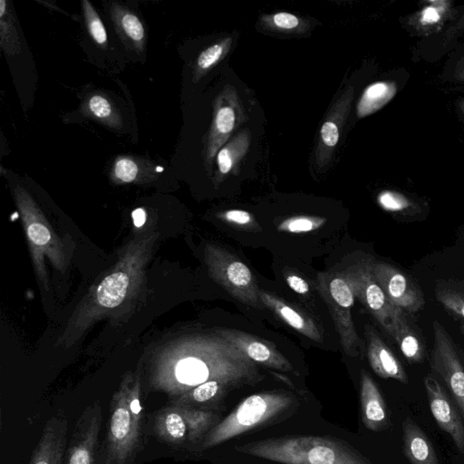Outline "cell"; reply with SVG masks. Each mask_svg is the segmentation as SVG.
<instances>
[{"label":"cell","mask_w":464,"mask_h":464,"mask_svg":"<svg viewBox=\"0 0 464 464\" xmlns=\"http://www.w3.org/2000/svg\"><path fill=\"white\" fill-rule=\"evenodd\" d=\"M82 11L85 24L92 40L100 46H106L108 36L99 14L88 0H82Z\"/></svg>","instance_id":"836d02e7"},{"label":"cell","mask_w":464,"mask_h":464,"mask_svg":"<svg viewBox=\"0 0 464 464\" xmlns=\"http://www.w3.org/2000/svg\"><path fill=\"white\" fill-rule=\"evenodd\" d=\"M403 452L411 464H440L427 435L412 420L402 422Z\"/></svg>","instance_id":"44dd1931"},{"label":"cell","mask_w":464,"mask_h":464,"mask_svg":"<svg viewBox=\"0 0 464 464\" xmlns=\"http://www.w3.org/2000/svg\"><path fill=\"white\" fill-rule=\"evenodd\" d=\"M327 219L316 216H294L281 221L277 230L285 233L302 234L308 233L321 228Z\"/></svg>","instance_id":"d6a6232c"},{"label":"cell","mask_w":464,"mask_h":464,"mask_svg":"<svg viewBox=\"0 0 464 464\" xmlns=\"http://www.w3.org/2000/svg\"><path fill=\"white\" fill-rule=\"evenodd\" d=\"M459 329H460L461 334H463V336H464V322H462V323L460 324Z\"/></svg>","instance_id":"b9f144b4"},{"label":"cell","mask_w":464,"mask_h":464,"mask_svg":"<svg viewBox=\"0 0 464 464\" xmlns=\"http://www.w3.org/2000/svg\"><path fill=\"white\" fill-rule=\"evenodd\" d=\"M187 353L170 366V372L154 377V391L165 392L170 403L206 382L218 380L236 388L255 385L265 376L258 364L218 334L197 337Z\"/></svg>","instance_id":"6da1fadb"},{"label":"cell","mask_w":464,"mask_h":464,"mask_svg":"<svg viewBox=\"0 0 464 464\" xmlns=\"http://www.w3.org/2000/svg\"><path fill=\"white\" fill-rule=\"evenodd\" d=\"M245 109L237 89L226 84L213 101V117L209 128L204 160L207 170H211L218 151L232 132L246 120Z\"/></svg>","instance_id":"ba28073f"},{"label":"cell","mask_w":464,"mask_h":464,"mask_svg":"<svg viewBox=\"0 0 464 464\" xmlns=\"http://www.w3.org/2000/svg\"><path fill=\"white\" fill-rule=\"evenodd\" d=\"M353 87L348 86L328 111L320 129L315 150V164L324 169L334 155L342 129L351 111Z\"/></svg>","instance_id":"5bb4252c"},{"label":"cell","mask_w":464,"mask_h":464,"mask_svg":"<svg viewBox=\"0 0 464 464\" xmlns=\"http://www.w3.org/2000/svg\"><path fill=\"white\" fill-rule=\"evenodd\" d=\"M360 399L365 427L373 431L386 429L388 415L385 401L378 386L365 371L361 372Z\"/></svg>","instance_id":"d6986e66"},{"label":"cell","mask_w":464,"mask_h":464,"mask_svg":"<svg viewBox=\"0 0 464 464\" xmlns=\"http://www.w3.org/2000/svg\"><path fill=\"white\" fill-rule=\"evenodd\" d=\"M27 233L31 241L37 246H44L51 239L47 227L38 220H28Z\"/></svg>","instance_id":"f35d334b"},{"label":"cell","mask_w":464,"mask_h":464,"mask_svg":"<svg viewBox=\"0 0 464 464\" xmlns=\"http://www.w3.org/2000/svg\"><path fill=\"white\" fill-rule=\"evenodd\" d=\"M85 114L111 128L121 126V117L111 101L102 94L94 93L86 98L82 104Z\"/></svg>","instance_id":"f1b7e54d"},{"label":"cell","mask_w":464,"mask_h":464,"mask_svg":"<svg viewBox=\"0 0 464 464\" xmlns=\"http://www.w3.org/2000/svg\"><path fill=\"white\" fill-rule=\"evenodd\" d=\"M388 334L396 342L401 352L410 362L419 363L423 361V344L417 333L408 323L403 311L397 312Z\"/></svg>","instance_id":"7402d4cb"},{"label":"cell","mask_w":464,"mask_h":464,"mask_svg":"<svg viewBox=\"0 0 464 464\" xmlns=\"http://www.w3.org/2000/svg\"><path fill=\"white\" fill-rule=\"evenodd\" d=\"M133 224L136 227H140L146 221V212L142 208H136L131 213Z\"/></svg>","instance_id":"60d3db41"},{"label":"cell","mask_w":464,"mask_h":464,"mask_svg":"<svg viewBox=\"0 0 464 464\" xmlns=\"http://www.w3.org/2000/svg\"><path fill=\"white\" fill-rule=\"evenodd\" d=\"M111 14L119 33L131 44L135 50L142 51L145 29L138 16L117 4L111 6Z\"/></svg>","instance_id":"cb8c5ba5"},{"label":"cell","mask_w":464,"mask_h":464,"mask_svg":"<svg viewBox=\"0 0 464 464\" xmlns=\"http://www.w3.org/2000/svg\"><path fill=\"white\" fill-rule=\"evenodd\" d=\"M236 450L282 464H372L346 441L332 437L269 438L239 445Z\"/></svg>","instance_id":"3957f363"},{"label":"cell","mask_w":464,"mask_h":464,"mask_svg":"<svg viewBox=\"0 0 464 464\" xmlns=\"http://www.w3.org/2000/svg\"><path fill=\"white\" fill-rule=\"evenodd\" d=\"M434 294L447 310L464 318V282L440 281L437 283Z\"/></svg>","instance_id":"f546056e"},{"label":"cell","mask_w":464,"mask_h":464,"mask_svg":"<svg viewBox=\"0 0 464 464\" xmlns=\"http://www.w3.org/2000/svg\"><path fill=\"white\" fill-rule=\"evenodd\" d=\"M139 376H125L110 402L97 464H132L142 445L144 410Z\"/></svg>","instance_id":"7a4b0ae2"},{"label":"cell","mask_w":464,"mask_h":464,"mask_svg":"<svg viewBox=\"0 0 464 464\" xmlns=\"http://www.w3.org/2000/svg\"><path fill=\"white\" fill-rule=\"evenodd\" d=\"M130 279L123 272L107 276L97 288L98 303L104 307H115L125 297Z\"/></svg>","instance_id":"484cf974"},{"label":"cell","mask_w":464,"mask_h":464,"mask_svg":"<svg viewBox=\"0 0 464 464\" xmlns=\"http://www.w3.org/2000/svg\"><path fill=\"white\" fill-rule=\"evenodd\" d=\"M140 170V164L137 160L122 156L114 161L111 176L118 182L130 183L137 179Z\"/></svg>","instance_id":"e575fe53"},{"label":"cell","mask_w":464,"mask_h":464,"mask_svg":"<svg viewBox=\"0 0 464 464\" xmlns=\"http://www.w3.org/2000/svg\"><path fill=\"white\" fill-rule=\"evenodd\" d=\"M364 335L367 357L373 372L381 378L407 383L408 375L401 363L371 325L365 326Z\"/></svg>","instance_id":"e0dca14e"},{"label":"cell","mask_w":464,"mask_h":464,"mask_svg":"<svg viewBox=\"0 0 464 464\" xmlns=\"http://www.w3.org/2000/svg\"><path fill=\"white\" fill-rule=\"evenodd\" d=\"M68 443V420L57 412L46 421L29 464H63Z\"/></svg>","instance_id":"9a60e30c"},{"label":"cell","mask_w":464,"mask_h":464,"mask_svg":"<svg viewBox=\"0 0 464 464\" xmlns=\"http://www.w3.org/2000/svg\"><path fill=\"white\" fill-rule=\"evenodd\" d=\"M216 333L238 348L256 364L281 372L295 371L294 366L276 345L259 336L232 328H218Z\"/></svg>","instance_id":"4fadbf2b"},{"label":"cell","mask_w":464,"mask_h":464,"mask_svg":"<svg viewBox=\"0 0 464 464\" xmlns=\"http://www.w3.org/2000/svg\"><path fill=\"white\" fill-rule=\"evenodd\" d=\"M284 278L288 287L297 295L304 297L310 295V285L301 275L294 271H286L284 272Z\"/></svg>","instance_id":"74e56055"},{"label":"cell","mask_w":464,"mask_h":464,"mask_svg":"<svg viewBox=\"0 0 464 464\" xmlns=\"http://www.w3.org/2000/svg\"><path fill=\"white\" fill-rule=\"evenodd\" d=\"M233 389L237 388L232 384L218 380L208 381L189 390L171 404L200 409L220 401Z\"/></svg>","instance_id":"603a6c76"},{"label":"cell","mask_w":464,"mask_h":464,"mask_svg":"<svg viewBox=\"0 0 464 464\" xmlns=\"http://www.w3.org/2000/svg\"><path fill=\"white\" fill-rule=\"evenodd\" d=\"M102 420V407L99 401L84 408L68 440L63 464H97Z\"/></svg>","instance_id":"30bf717a"},{"label":"cell","mask_w":464,"mask_h":464,"mask_svg":"<svg viewBox=\"0 0 464 464\" xmlns=\"http://www.w3.org/2000/svg\"><path fill=\"white\" fill-rule=\"evenodd\" d=\"M258 296L265 306L286 324L308 339L321 343L323 336L317 324L303 310L274 293L259 289Z\"/></svg>","instance_id":"2e32d148"},{"label":"cell","mask_w":464,"mask_h":464,"mask_svg":"<svg viewBox=\"0 0 464 464\" xmlns=\"http://www.w3.org/2000/svg\"><path fill=\"white\" fill-rule=\"evenodd\" d=\"M153 430L159 440L173 447L188 445V425L180 405H170L155 411Z\"/></svg>","instance_id":"ac0fdd59"},{"label":"cell","mask_w":464,"mask_h":464,"mask_svg":"<svg viewBox=\"0 0 464 464\" xmlns=\"http://www.w3.org/2000/svg\"><path fill=\"white\" fill-rule=\"evenodd\" d=\"M0 27H1V46L9 54H14L20 51V44L17 32L11 21L8 3L0 1Z\"/></svg>","instance_id":"1f68e13d"},{"label":"cell","mask_w":464,"mask_h":464,"mask_svg":"<svg viewBox=\"0 0 464 464\" xmlns=\"http://www.w3.org/2000/svg\"><path fill=\"white\" fill-rule=\"evenodd\" d=\"M232 38L226 37L204 49L195 63L192 81L198 82L229 53Z\"/></svg>","instance_id":"83f0119b"},{"label":"cell","mask_w":464,"mask_h":464,"mask_svg":"<svg viewBox=\"0 0 464 464\" xmlns=\"http://www.w3.org/2000/svg\"><path fill=\"white\" fill-rule=\"evenodd\" d=\"M396 93V84L392 82L380 81L367 86L358 104L357 116L363 118L382 108Z\"/></svg>","instance_id":"d4e9b609"},{"label":"cell","mask_w":464,"mask_h":464,"mask_svg":"<svg viewBox=\"0 0 464 464\" xmlns=\"http://www.w3.org/2000/svg\"><path fill=\"white\" fill-rule=\"evenodd\" d=\"M251 143V131L245 128L232 137L217 153L216 182H221L229 175L238 173L239 165L247 153Z\"/></svg>","instance_id":"ffe728a7"},{"label":"cell","mask_w":464,"mask_h":464,"mask_svg":"<svg viewBox=\"0 0 464 464\" xmlns=\"http://www.w3.org/2000/svg\"><path fill=\"white\" fill-rule=\"evenodd\" d=\"M205 258L209 274L231 296L255 309H263L259 287L249 267L226 248L208 244Z\"/></svg>","instance_id":"8992f818"},{"label":"cell","mask_w":464,"mask_h":464,"mask_svg":"<svg viewBox=\"0 0 464 464\" xmlns=\"http://www.w3.org/2000/svg\"><path fill=\"white\" fill-rule=\"evenodd\" d=\"M316 288L333 318L343 352L352 357L360 354L361 340L352 317L354 295L342 272H321L316 276Z\"/></svg>","instance_id":"5b68a950"},{"label":"cell","mask_w":464,"mask_h":464,"mask_svg":"<svg viewBox=\"0 0 464 464\" xmlns=\"http://www.w3.org/2000/svg\"><path fill=\"white\" fill-rule=\"evenodd\" d=\"M424 386L437 424L450 436L457 449L464 453V419L459 408L436 378L426 376Z\"/></svg>","instance_id":"7c38bea8"},{"label":"cell","mask_w":464,"mask_h":464,"mask_svg":"<svg viewBox=\"0 0 464 464\" xmlns=\"http://www.w3.org/2000/svg\"><path fill=\"white\" fill-rule=\"evenodd\" d=\"M298 405L296 396L284 390L266 391L242 401L221 421L216 423L198 442V450H208L251 430L278 420Z\"/></svg>","instance_id":"277c9868"},{"label":"cell","mask_w":464,"mask_h":464,"mask_svg":"<svg viewBox=\"0 0 464 464\" xmlns=\"http://www.w3.org/2000/svg\"><path fill=\"white\" fill-rule=\"evenodd\" d=\"M217 216L233 226L260 230V227L256 222L254 216L248 211L243 209H227L218 213Z\"/></svg>","instance_id":"d590c367"},{"label":"cell","mask_w":464,"mask_h":464,"mask_svg":"<svg viewBox=\"0 0 464 464\" xmlns=\"http://www.w3.org/2000/svg\"><path fill=\"white\" fill-rule=\"evenodd\" d=\"M432 328L430 368L445 383L451 399L464 419V366L455 343L445 327L435 320L432 323Z\"/></svg>","instance_id":"9c48e42d"},{"label":"cell","mask_w":464,"mask_h":464,"mask_svg":"<svg viewBox=\"0 0 464 464\" xmlns=\"http://www.w3.org/2000/svg\"><path fill=\"white\" fill-rule=\"evenodd\" d=\"M181 406V405H180ZM188 425V445L198 444L215 425L218 415L210 411L181 406Z\"/></svg>","instance_id":"4dcf8cb0"},{"label":"cell","mask_w":464,"mask_h":464,"mask_svg":"<svg viewBox=\"0 0 464 464\" xmlns=\"http://www.w3.org/2000/svg\"><path fill=\"white\" fill-rule=\"evenodd\" d=\"M259 25L266 31L282 34H303L310 27L308 21L287 12L264 14L259 19Z\"/></svg>","instance_id":"4316f807"},{"label":"cell","mask_w":464,"mask_h":464,"mask_svg":"<svg viewBox=\"0 0 464 464\" xmlns=\"http://www.w3.org/2000/svg\"><path fill=\"white\" fill-rule=\"evenodd\" d=\"M372 256H363L342 273L349 282L354 297L371 313L378 324L388 333L392 322L400 309L394 308L372 272Z\"/></svg>","instance_id":"52a82bcc"},{"label":"cell","mask_w":464,"mask_h":464,"mask_svg":"<svg viewBox=\"0 0 464 464\" xmlns=\"http://www.w3.org/2000/svg\"><path fill=\"white\" fill-rule=\"evenodd\" d=\"M372 272L394 308L409 313L423 308L425 301L421 289L404 272L388 263L374 259Z\"/></svg>","instance_id":"8fae6325"},{"label":"cell","mask_w":464,"mask_h":464,"mask_svg":"<svg viewBox=\"0 0 464 464\" xmlns=\"http://www.w3.org/2000/svg\"><path fill=\"white\" fill-rule=\"evenodd\" d=\"M440 19L437 9L433 6L426 7L421 13V22L423 24H434Z\"/></svg>","instance_id":"ab89813d"},{"label":"cell","mask_w":464,"mask_h":464,"mask_svg":"<svg viewBox=\"0 0 464 464\" xmlns=\"http://www.w3.org/2000/svg\"><path fill=\"white\" fill-rule=\"evenodd\" d=\"M377 202L382 208L391 212H400L410 208V200L401 193L383 190L378 194Z\"/></svg>","instance_id":"8d00e7d4"}]
</instances>
